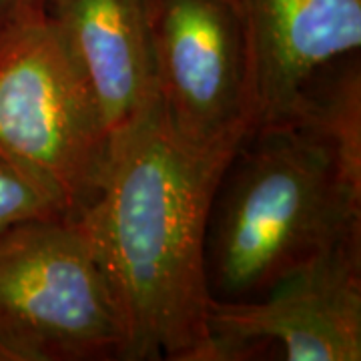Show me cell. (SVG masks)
<instances>
[{"label":"cell","mask_w":361,"mask_h":361,"mask_svg":"<svg viewBox=\"0 0 361 361\" xmlns=\"http://www.w3.org/2000/svg\"><path fill=\"white\" fill-rule=\"evenodd\" d=\"M47 13L89 80L113 149L159 99L151 0H47Z\"/></svg>","instance_id":"obj_8"},{"label":"cell","mask_w":361,"mask_h":361,"mask_svg":"<svg viewBox=\"0 0 361 361\" xmlns=\"http://www.w3.org/2000/svg\"><path fill=\"white\" fill-rule=\"evenodd\" d=\"M157 97L173 127L197 142L251 133L247 54L227 0H151Z\"/></svg>","instance_id":"obj_6"},{"label":"cell","mask_w":361,"mask_h":361,"mask_svg":"<svg viewBox=\"0 0 361 361\" xmlns=\"http://www.w3.org/2000/svg\"><path fill=\"white\" fill-rule=\"evenodd\" d=\"M251 130L275 123L323 65L361 47V0H237Z\"/></svg>","instance_id":"obj_7"},{"label":"cell","mask_w":361,"mask_h":361,"mask_svg":"<svg viewBox=\"0 0 361 361\" xmlns=\"http://www.w3.org/2000/svg\"><path fill=\"white\" fill-rule=\"evenodd\" d=\"M275 123H287L317 141L349 177L361 180L360 51L315 71Z\"/></svg>","instance_id":"obj_9"},{"label":"cell","mask_w":361,"mask_h":361,"mask_svg":"<svg viewBox=\"0 0 361 361\" xmlns=\"http://www.w3.org/2000/svg\"><path fill=\"white\" fill-rule=\"evenodd\" d=\"M123 325L80 219L0 233V361L121 360Z\"/></svg>","instance_id":"obj_4"},{"label":"cell","mask_w":361,"mask_h":361,"mask_svg":"<svg viewBox=\"0 0 361 361\" xmlns=\"http://www.w3.org/2000/svg\"><path fill=\"white\" fill-rule=\"evenodd\" d=\"M241 141H191L157 99L113 145L101 191L78 219L115 295L121 360L213 361L207 229Z\"/></svg>","instance_id":"obj_1"},{"label":"cell","mask_w":361,"mask_h":361,"mask_svg":"<svg viewBox=\"0 0 361 361\" xmlns=\"http://www.w3.org/2000/svg\"><path fill=\"white\" fill-rule=\"evenodd\" d=\"M0 159L71 219L111 163L103 113L47 8L0 30Z\"/></svg>","instance_id":"obj_3"},{"label":"cell","mask_w":361,"mask_h":361,"mask_svg":"<svg viewBox=\"0 0 361 361\" xmlns=\"http://www.w3.org/2000/svg\"><path fill=\"white\" fill-rule=\"evenodd\" d=\"M227 2H231L233 6H235V8H237V0H227Z\"/></svg>","instance_id":"obj_12"},{"label":"cell","mask_w":361,"mask_h":361,"mask_svg":"<svg viewBox=\"0 0 361 361\" xmlns=\"http://www.w3.org/2000/svg\"><path fill=\"white\" fill-rule=\"evenodd\" d=\"M213 361L277 345L289 361L361 360V237L319 253L249 301L213 299Z\"/></svg>","instance_id":"obj_5"},{"label":"cell","mask_w":361,"mask_h":361,"mask_svg":"<svg viewBox=\"0 0 361 361\" xmlns=\"http://www.w3.org/2000/svg\"><path fill=\"white\" fill-rule=\"evenodd\" d=\"M361 237V180L287 123L251 130L215 189L207 281L217 301H249L319 253Z\"/></svg>","instance_id":"obj_2"},{"label":"cell","mask_w":361,"mask_h":361,"mask_svg":"<svg viewBox=\"0 0 361 361\" xmlns=\"http://www.w3.org/2000/svg\"><path fill=\"white\" fill-rule=\"evenodd\" d=\"M66 217L39 187L0 159V233L18 223Z\"/></svg>","instance_id":"obj_10"},{"label":"cell","mask_w":361,"mask_h":361,"mask_svg":"<svg viewBox=\"0 0 361 361\" xmlns=\"http://www.w3.org/2000/svg\"><path fill=\"white\" fill-rule=\"evenodd\" d=\"M47 8V0H0V30Z\"/></svg>","instance_id":"obj_11"}]
</instances>
